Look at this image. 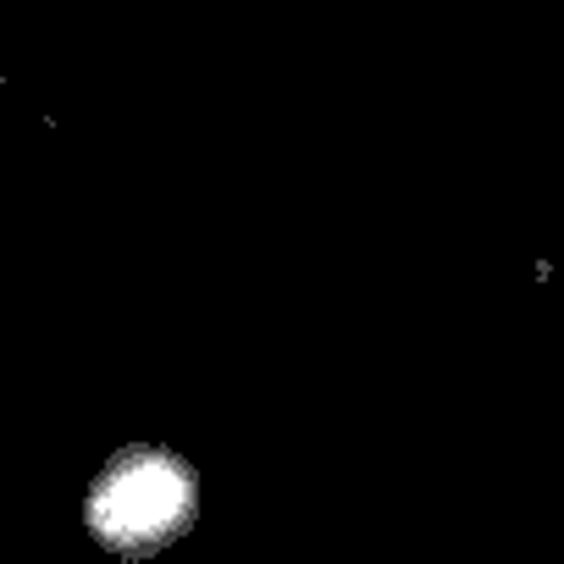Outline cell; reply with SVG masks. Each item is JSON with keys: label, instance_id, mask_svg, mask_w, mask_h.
<instances>
[{"label": "cell", "instance_id": "obj_1", "mask_svg": "<svg viewBox=\"0 0 564 564\" xmlns=\"http://www.w3.org/2000/svg\"><path fill=\"white\" fill-rule=\"evenodd\" d=\"M84 520L95 531L100 547L122 553V558H150L161 547H172L177 536L194 531L199 520V476L183 454L172 448H122L100 481L89 487Z\"/></svg>", "mask_w": 564, "mask_h": 564}]
</instances>
